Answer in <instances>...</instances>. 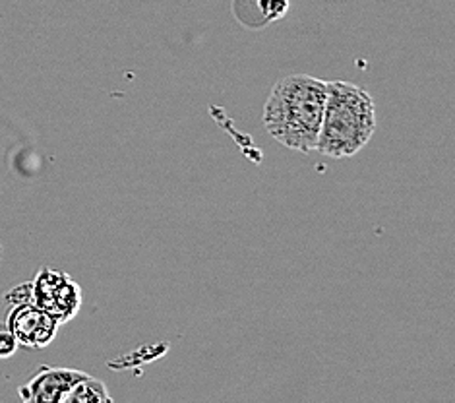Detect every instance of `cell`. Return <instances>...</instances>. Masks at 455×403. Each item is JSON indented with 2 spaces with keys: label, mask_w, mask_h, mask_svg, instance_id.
Listing matches in <instances>:
<instances>
[{
  "label": "cell",
  "mask_w": 455,
  "mask_h": 403,
  "mask_svg": "<svg viewBox=\"0 0 455 403\" xmlns=\"http://www.w3.org/2000/svg\"><path fill=\"white\" fill-rule=\"evenodd\" d=\"M111 396L107 391V386L90 375H85L82 380H78L68 391L64 403H109Z\"/></svg>",
  "instance_id": "6"
},
{
  "label": "cell",
  "mask_w": 455,
  "mask_h": 403,
  "mask_svg": "<svg viewBox=\"0 0 455 403\" xmlns=\"http://www.w3.org/2000/svg\"><path fill=\"white\" fill-rule=\"evenodd\" d=\"M6 328L14 334L21 347L43 350L55 342L60 324L36 302H20L10 307Z\"/></svg>",
  "instance_id": "4"
},
{
  "label": "cell",
  "mask_w": 455,
  "mask_h": 403,
  "mask_svg": "<svg viewBox=\"0 0 455 403\" xmlns=\"http://www.w3.org/2000/svg\"><path fill=\"white\" fill-rule=\"evenodd\" d=\"M0 258H3V245H0Z\"/></svg>",
  "instance_id": "10"
},
{
  "label": "cell",
  "mask_w": 455,
  "mask_h": 403,
  "mask_svg": "<svg viewBox=\"0 0 455 403\" xmlns=\"http://www.w3.org/2000/svg\"><path fill=\"white\" fill-rule=\"evenodd\" d=\"M258 8L266 20H279L287 14L289 0H258Z\"/></svg>",
  "instance_id": "7"
},
{
  "label": "cell",
  "mask_w": 455,
  "mask_h": 403,
  "mask_svg": "<svg viewBox=\"0 0 455 403\" xmlns=\"http://www.w3.org/2000/svg\"><path fill=\"white\" fill-rule=\"evenodd\" d=\"M6 302L8 307L20 302H34V295H31V281L21 283V286H16L14 289H10L6 293Z\"/></svg>",
  "instance_id": "8"
},
{
  "label": "cell",
  "mask_w": 455,
  "mask_h": 403,
  "mask_svg": "<svg viewBox=\"0 0 455 403\" xmlns=\"http://www.w3.org/2000/svg\"><path fill=\"white\" fill-rule=\"evenodd\" d=\"M18 347L20 343L14 337V334L4 326V328L0 330V359H10L18 351Z\"/></svg>",
  "instance_id": "9"
},
{
  "label": "cell",
  "mask_w": 455,
  "mask_h": 403,
  "mask_svg": "<svg viewBox=\"0 0 455 403\" xmlns=\"http://www.w3.org/2000/svg\"><path fill=\"white\" fill-rule=\"evenodd\" d=\"M85 375L74 368L41 367L28 384L18 388V396L31 403H64L72 386Z\"/></svg>",
  "instance_id": "5"
},
{
  "label": "cell",
  "mask_w": 455,
  "mask_h": 403,
  "mask_svg": "<svg viewBox=\"0 0 455 403\" xmlns=\"http://www.w3.org/2000/svg\"><path fill=\"white\" fill-rule=\"evenodd\" d=\"M374 130L376 107L372 95L349 82H328L326 107L314 151L331 159L353 157L371 141Z\"/></svg>",
  "instance_id": "2"
},
{
  "label": "cell",
  "mask_w": 455,
  "mask_h": 403,
  "mask_svg": "<svg viewBox=\"0 0 455 403\" xmlns=\"http://www.w3.org/2000/svg\"><path fill=\"white\" fill-rule=\"evenodd\" d=\"M34 302L47 310L60 326L70 322L80 312L84 291L68 274L52 268H41L31 281Z\"/></svg>",
  "instance_id": "3"
},
{
  "label": "cell",
  "mask_w": 455,
  "mask_h": 403,
  "mask_svg": "<svg viewBox=\"0 0 455 403\" xmlns=\"http://www.w3.org/2000/svg\"><path fill=\"white\" fill-rule=\"evenodd\" d=\"M328 82L307 74L281 78L264 105L266 130L281 146L300 154L316 149Z\"/></svg>",
  "instance_id": "1"
}]
</instances>
